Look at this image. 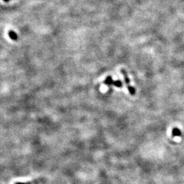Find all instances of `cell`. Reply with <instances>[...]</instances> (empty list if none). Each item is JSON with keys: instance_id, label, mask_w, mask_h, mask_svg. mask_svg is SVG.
<instances>
[{"instance_id": "cell-8", "label": "cell", "mask_w": 184, "mask_h": 184, "mask_svg": "<svg viewBox=\"0 0 184 184\" xmlns=\"http://www.w3.org/2000/svg\"><path fill=\"white\" fill-rule=\"evenodd\" d=\"M4 1H10V0H4Z\"/></svg>"}, {"instance_id": "cell-3", "label": "cell", "mask_w": 184, "mask_h": 184, "mask_svg": "<svg viewBox=\"0 0 184 184\" xmlns=\"http://www.w3.org/2000/svg\"><path fill=\"white\" fill-rule=\"evenodd\" d=\"M172 134L173 136H180L181 135V132L180 131V130L177 128H173V131H172Z\"/></svg>"}, {"instance_id": "cell-6", "label": "cell", "mask_w": 184, "mask_h": 184, "mask_svg": "<svg viewBox=\"0 0 184 184\" xmlns=\"http://www.w3.org/2000/svg\"><path fill=\"white\" fill-rule=\"evenodd\" d=\"M113 85H115V87H118V88H121V87H122V82L120 80H117V81H115L114 82H113Z\"/></svg>"}, {"instance_id": "cell-4", "label": "cell", "mask_w": 184, "mask_h": 184, "mask_svg": "<svg viewBox=\"0 0 184 184\" xmlns=\"http://www.w3.org/2000/svg\"><path fill=\"white\" fill-rule=\"evenodd\" d=\"M8 34H9L10 38H11L12 40H17V38H18V36H17V34H16L14 31L10 30V31H9V33H8Z\"/></svg>"}, {"instance_id": "cell-7", "label": "cell", "mask_w": 184, "mask_h": 184, "mask_svg": "<svg viewBox=\"0 0 184 184\" xmlns=\"http://www.w3.org/2000/svg\"><path fill=\"white\" fill-rule=\"evenodd\" d=\"M36 183V181H34V182H16L14 184H33Z\"/></svg>"}, {"instance_id": "cell-2", "label": "cell", "mask_w": 184, "mask_h": 184, "mask_svg": "<svg viewBox=\"0 0 184 184\" xmlns=\"http://www.w3.org/2000/svg\"><path fill=\"white\" fill-rule=\"evenodd\" d=\"M113 82H114V81H113V78L109 76L108 77H106V78H105V80H104V83L106 85H113Z\"/></svg>"}, {"instance_id": "cell-5", "label": "cell", "mask_w": 184, "mask_h": 184, "mask_svg": "<svg viewBox=\"0 0 184 184\" xmlns=\"http://www.w3.org/2000/svg\"><path fill=\"white\" fill-rule=\"evenodd\" d=\"M127 88L128 89V91H129V93L131 94L132 96L135 95L136 89L134 87H132L131 85H128V86H127Z\"/></svg>"}, {"instance_id": "cell-1", "label": "cell", "mask_w": 184, "mask_h": 184, "mask_svg": "<svg viewBox=\"0 0 184 184\" xmlns=\"http://www.w3.org/2000/svg\"><path fill=\"white\" fill-rule=\"evenodd\" d=\"M120 71H121V73L122 74V75L123 76L124 80H125V83H126V85H127V86H128V85H130V80L129 76H128V74H127V72H126V70L123 69V68H121Z\"/></svg>"}]
</instances>
